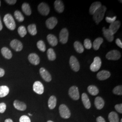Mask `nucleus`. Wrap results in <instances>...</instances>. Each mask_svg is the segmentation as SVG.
<instances>
[{
  "mask_svg": "<svg viewBox=\"0 0 122 122\" xmlns=\"http://www.w3.org/2000/svg\"><path fill=\"white\" fill-rule=\"evenodd\" d=\"M10 46L16 52L21 51L23 48L22 43L17 39H14L10 43Z\"/></svg>",
  "mask_w": 122,
  "mask_h": 122,
  "instance_id": "10",
  "label": "nucleus"
},
{
  "mask_svg": "<svg viewBox=\"0 0 122 122\" xmlns=\"http://www.w3.org/2000/svg\"><path fill=\"white\" fill-rule=\"evenodd\" d=\"M121 25V23L119 21L116 20L115 21L110 24L109 26V30L114 35L115 34L119 29Z\"/></svg>",
  "mask_w": 122,
  "mask_h": 122,
  "instance_id": "16",
  "label": "nucleus"
},
{
  "mask_svg": "<svg viewBox=\"0 0 122 122\" xmlns=\"http://www.w3.org/2000/svg\"><path fill=\"white\" fill-rule=\"evenodd\" d=\"M2 28H3V25H2L1 21L0 20V31H1L2 30Z\"/></svg>",
  "mask_w": 122,
  "mask_h": 122,
  "instance_id": "48",
  "label": "nucleus"
},
{
  "mask_svg": "<svg viewBox=\"0 0 122 122\" xmlns=\"http://www.w3.org/2000/svg\"><path fill=\"white\" fill-rule=\"evenodd\" d=\"M38 10L39 13L44 16L48 15L50 12L49 6L46 3L44 2H42L39 4L38 7Z\"/></svg>",
  "mask_w": 122,
  "mask_h": 122,
  "instance_id": "7",
  "label": "nucleus"
},
{
  "mask_svg": "<svg viewBox=\"0 0 122 122\" xmlns=\"http://www.w3.org/2000/svg\"></svg>",
  "mask_w": 122,
  "mask_h": 122,
  "instance_id": "52",
  "label": "nucleus"
},
{
  "mask_svg": "<svg viewBox=\"0 0 122 122\" xmlns=\"http://www.w3.org/2000/svg\"><path fill=\"white\" fill-rule=\"evenodd\" d=\"M115 109L119 113H122V104H118L115 105Z\"/></svg>",
  "mask_w": 122,
  "mask_h": 122,
  "instance_id": "42",
  "label": "nucleus"
},
{
  "mask_svg": "<svg viewBox=\"0 0 122 122\" xmlns=\"http://www.w3.org/2000/svg\"><path fill=\"white\" fill-rule=\"evenodd\" d=\"M18 32L21 37H24L27 34V30L25 27L24 26H20L18 29Z\"/></svg>",
  "mask_w": 122,
  "mask_h": 122,
  "instance_id": "36",
  "label": "nucleus"
},
{
  "mask_svg": "<svg viewBox=\"0 0 122 122\" xmlns=\"http://www.w3.org/2000/svg\"><path fill=\"white\" fill-rule=\"evenodd\" d=\"M22 11L27 15H30L31 14V10L30 5L27 3H24L22 5Z\"/></svg>",
  "mask_w": 122,
  "mask_h": 122,
  "instance_id": "29",
  "label": "nucleus"
},
{
  "mask_svg": "<svg viewBox=\"0 0 122 122\" xmlns=\"http://www.w3.org/2000/svg\"><path fill=\"white\" fill-rule=\"evenodd\" d=\"M39 73L42 78L45 81L49 82L51 81L52 76L51 74H50V73L48 71L46 70L44 68H41L39 70Z\"/></svg>",
  "mask_w": 122,
  "mask_h": 122,
  "instance_id": "11",
  "label": "nucleus"
},
{
  "mask_svg": "<svg viewBox=\"0 0 122 122\" xmlns=\"http://www.w3.org/2000/svg\"><path fill=\"white\" fill-rule=\"evenodd\" d=\"M74 47L76 51L79 53H82L84 51L82 44L79 41H76L74 43Z\"/></svg>",
  "mask_w": 122,
  "mask_h": 122,
  "instance_id": "32",
  "label": "nucleus"
},
{
  "mask_svg": "<svg viewBox=\"0 0 122 122\" xmlns=\"http://www.w3.org/2000/svg\"><path fill=\"white\" fill-rule=\"evenodd\" d=\"M5 122H13V121L12 119H10V118H8V119H6L5 121Z\"/></svg>",
  "mask_w": 122,
  "mask_h": 122,
  "instance_id": "47",
  "label": "nucleus"
},
{
  "mask_svg": "<svg viewBox=\"0 0 122 122\" xmlns=\"http://www.w3.org/2000/svg\"><path fill=\"white\" fill-rule=\"evenodd\" d=\"M97 122H106L105 119L101 116H99L96 118Z\"/></svg>",
  "mask_w": 122,
  "mask_h": 122,
  "instance_id": "45",
  "label": "nucleus"
},
{
  "mask_svg": "<svg viewBox=\"0 0 122 122\" xmlns=\"http://www.w3.org/2000/svg\"><path fill=\"white\" fill-rule=\"evenodd\" d=\"M33 90L38 94H43L44 92V86L43 84L39 81H35L33 85Z\"/></svg>",
  "mask_w": 122,
  "mask_h": 122,
  "instance_id": "12",
  "label": "nucleus"
},
{
  "mask_svg": "<svg viewBox=\"0 0 122 122\" xmlns=\"http://www.w3.org/2000/svg\"><path fill=\"white\" fill-rule=\"evenodd\" d=\"M28 31L31 35L34 36L37 33L36 25L35 24H31L28 26Z\"/></svg>",
  "mask_w": 122,
  "mask_h": 122,
  "instance_id": "33",
  "label": "nucleus"
},
{
  "mask_svg": "<svg viewBox=\"0 0 122 122\" xmlns=\"http://www.w3.org/2000/svg\"><path fill=\"white\" fill-rule=\"evenodd\" d=\"M5 1L8 4L13 5L15 4L16 3L17 0H5Z\"/></svg>",
  "mask_w": 122,
  "mask_h": 122,
  "instance_id": "43",
  "label": "nucleus"
},
{
  "mask_svg": "<svg viewBox=\"0 0 122 122\" xmlns=\"http://www.w3.org/2000/svg\"><path fill=\"white\" fill-rule=\"evenodd\" d=\"M109 120L110 122H119V118L118 114L115 112H111L108 116Z\"/></svg>",
  "mask_w": 122,
  "mask_h": 122,
  "instance_id": "27",
  "label": "nucleus"
},
{
  "mask_svg": "<svg viewBox=\"0 0 122 122\" xmlns=\"http://www.w3.org/2000/svg\"><path fill=\"white\" fill-rule=\"evenodd\" d=\"M20 122H31L30 119L26 115H23L20 118Z\"/></svg>",
  "mask_w": 122,
  "mask_h": 122,
  "instance_id": "39",
  "label": "nucleus"
},
{
  "mask_svg": "<svg viewBox=\"0 0 122 122\" xmlns=\"http://www.w3.org/2000/svg\"><path fill=\"white\" fill-rule=\"evenodd\" d=\"M47 39L48 43L52 47H55L58 43V40L57 37L52 34L48 35L47 37Z\"/></svg>",
  "mask_w": 122,
  "mask_h": 122,
  "instance_id": "22",
  "label": "nucleus"
},
{
  "mask_svg": "<svg viewBox=\"0 0 122 122\" xmlns=\"http://www.w3.org/2000/svg\"><path fill=\"white\" fill-rule=\"evenodd\" d=\"M113 92L115 95L121 96L122 95V86H116L113 89Z\"/></svg>",
  "mask_w": 122,
  "mask_h": 122,
  "instance_id": "37",
  "label": "nucleus"
},
{
  "mask_svg": "<svg viewBox=\"0 0 122 122\" xmlns=\"http://www.w3.org/2000/svg\"><path fill=\"white\" fill-rule=\"evenodd\" d=\"M115 43L119 48H122V41H121L120 39H116Z\"/></svg>",
  "mask_w": 122,
  "mask_h": 122,
  "instance_id": "44",
  "label": "nucleus"
},
{
  "mask_svg": "<svg viewBox=\"0 0 122 122\" xmlns=\"http://www.w3.org/2000/svg\"><path fill=\"white\" fill-rule=\"evenodd\" d=\"M95 105L98 109H101L105 105V101L100 97H97L95 100Z\"/></svg>",
  "mask_w": 122,
  "mask_h": 122,
  "instance_id": "23",
  "label": "nucleus"
},
{
  "mask_svg": "<svg viewBox=\"0 0 122 122\" xmlns=\"http://www.w3.org/2000/svg\"><path fill=\"white\" fill-rule=\"evenodd\" d=\"M52 122V121H50V120H49V121H48V122Z\"/></svg>",
  "mask_w": 122,
  "mask_h": 122,
  "instance_id": "50",
  "label": "nucleus"
},
{
  "mask_svg": "<svg viewBox=\"0 0 122 122\" xmlns=\"http://www.w3.org/2000/svg\"><path fill=\"white\" fill-rule=\"evenodd\" d=\"M103 34L106 39L109 42H112L114 39L113 35L109 29H106L105 27L102 29Z\"/></svg>",
  "mask_w": 122,
  "mask_h": 122,
  "instance_id": "19",
  "label": "nucleus"
},
{
  "mask_svg": "<svg viewBox=\"0 0 122 122\" xmlns=\"http://www.w3.org/2000/svg\"><path fill=\"white\" fill-rule=\"evenodd\" d=\"M121 122H122V119H121Z\"/></svg>",
  "mask_w": 122,
  "mask_h": 122,
  "instance_id": "51",
  "label": "nucleus"
},
{
  "mask_svg": "<svg viewBox=\"0 0 122 122\" xmlns=\"http://www.w3.org/2000/svg\"><path fill=\"white\" fill-rule=\"evenodd\" d=\"M14 15L15 19L19 22H23L24 20V17L22 13L19 10H16L14 12Z\"/></svg>",
  "mask_w": 122,
  "mask_h": 122,
  "instance_id": "34",
  "label": "nucleus"
},
{
  "mask_svg": "<svg viewBox=\"0 0 122 122\" xmlns=\"http://www.w3.org/2000/svg\"><path fill=\"white\" fill-rule=\"evenodd\" d=\"M37 46L40 51L42 52H44L46 51L45 44L43 41L39 40L37 43Z\"/></svg>",
  "mask_w": 122,
  "mask_h": 122,
  "instance_id": "35",
  "label": "nucleus"
},
{
  "mask_svg": "<svg viewBox=\"0 0 122 122\" xmlns=\"http://www.w3.org/2000/svg\"><path fill=\"white\" fill-rule=\"evenodd\" d=\"M57 24V20L55 17H51L48 18L46 21V25L48 29L52 30Z\"/></svg>",
  "mask_w": 122,
  "mask_h": 122,
  "instance_id": "13",
  "label": "nucleus"
},
{
  "mask_svg": "<svg viewBox=\"0 0 122 122\" xmlns=\"http://www.w3.org/2000/svg\"><path fill=\"white\" fill-rule=\"evenodd\" d=\"M81 99L85 107L87 109H89L91 107V104L87 94L83 93L81 96Z\"/></svg>",
  "mask_w": 122,
  "mask_h": 122,
  "instance_id": "21",
  "label": "nucleus"
},
{
  "mask_svg": "<svg viewBox=\"0 0 122 122\" xmlns=\"http://www.w3.org/2000/svg\"><path fill=\"white\" fill-rule=\"evenodd\" d=\"M13 105L16 109L20 111H24L27 108L26 104L25 103L18 100H15L14 101Z\"/></svg>",
  "mask_w": 122,
  "mask_h": 122,
  "instance_id": "18",
  "label": "nucleus"
},
{
  "mask_svg": "<svg viewBox=\"0 0 122 122\" xmlns=\"http://www.w3.org/2000/svg\"><path fill=\"white\" fill-rule=\"evenodd\" d=\"M28 60L31 64L38 65L40 63V58L39 56L35 53H30L28 56Z\"/></svg>",
  "mask_w": 122,
  "mask_h": 122,
  "instance_id": "14",
  "label": "nucleus"
},
{
  "mask_svg": "<svg viewBox=\"0 0 122 122\" xmlns=\"http://www.w3.org/2000/svg\"><path fill=\"white\" fill-rule=\"evenodd\" d=\"M107 8L104 5H102L93 15V19L96 24H99L104 17Z\"/></svg>",
  "mask_w": 122,
  "mask_h": 122,
  "instance_id": "1",
  "label": "nucleus"
},
{
  "mask_svg": "<svg viewBox=\"0 0 122 122\" xmlns=\"http://www.w3.org/2000/svg\"><path fill=\"white\" fill-rule=\"evenodd\" d=\"M116 18H117L116 16H113V17L112 18L106 17L105 18V20H106V22L111 24V23H113V22L116 21Z\"/></svg>",
  "mask_w": 122,
  "mask_h": 122,
  "instance_id": "40",
  "label": "nucleus"
},
{
  "mask_svg": "<svg viewBox=\"0 0 122 122\" xmlns=\"http://www.w3.org/2000/svg\"><path fill=\"white\" fill-rule=\"evenodd\" d=\"M54 8L58 13H62L64 10V5L62 1L60 0H55L54 3Z\"/></svg>",
  "mask_w": 122,
  "mask_h": 122,
  "instance_id": "17",
  "label": "nucleus"
},
{
  "mask_svg": "<svg viewBox=\"0 0 122 122\" xmlns=\"http://www.w3.org/2000/svg\"><path fill=\"white\" fill-rule=\"evenodd\" d=\"M103 38L101 37L97 38L95 39L93 44V47L94 49L95 50H98L100 48L101 44L103 43Z\"/></svg>",
  "mask_w": 122,
  "mask_h": 122,
  "instance_id": "28",
  "label": "nucleus"
},
{
  "mask_svg": "<svg viewBox=\"0 0 122 122\" xmlns=\"http://www.w3.org/2000/svg\"><path fill=\"white\" fill-rule=\"evenodd\" d=\"M101 60L99 57H95L94 61L90 66V69L93 72H96L100 69L101 66Z\"/></svg>",
  "mask_w": 122,
  "mask_h": 122,
  "instance_id": "5",
  "label": "nucleus"
},
{
  "mask_svg": "<svg viewBox=\"0 0 122 122\" xmlns=\"http://www.w3.org/2000/svg\"><path fill=\"white\" fill-rule=\"evenodd\" d=\"M69 64L72 70L75 72L78 71L80 69V63L77 58L74 56H71L70 58Z\"/></svg>",
  "mask_w": 122,
  "mask_h": 122,
  "instance_id": "8",
  "label": "nucleus"
},
{
  "mask_svg": "<svg viewBox=\"0 0 122 122\" xmlns=\"http://www.w3.org/2000/svg\"><path fill=\"white\" fill-rule=\"evenodd\" d=\"M9 88L6 86H0V98L4 97L8 95L9 93Z\"/></svg>",
  "mask_w": 122,
  "mask_h": 122,
  "instance_id": "30",
  "label": "nucleus"
},
{
  "mask_svg": "<svg viewBox=\"0 0 122 122\" xmlns=\"http://www.w3.org/2000/svg\"><path fill=\"white\" fill-rule=\"evenodd\" d=\"M59 113L61 118L67 119L71 116V112L68 108L65 105H60L59 108Z\"/></svg>",
  "mask_w": 122,
  "mask_h": 122,
  "instance_id": "3",
  "label": "nucleus"
},
{
  "mask_svg": "<svg viewBox=\"0 0 122 122\" xmlns=\"http://www.w3.org/2000/svg\"><path fill=\"white\" fill-rule=\"evenodd\" d=\"M102 6V4L100 2L96 1L93 3L90 8L89 12L90 14L92 15H93L96 11L100 8Z\"/></svg>",
  "mask_w": 122,
  "mask_h": 122,
  "instance_id": "20",
  "label": "nucleus"
},
{
  "mask_svg": "<svg viewBox=\"0 0 122 122\" xmlns=\"http://www.w3.org/2000/svg\"><path fill=\"white\" fill-rule=\"evenodd\" d=\"M68 94L70 97L73 100H78L80 98L78 88L76 86H72L70 87L69 90Z\"/></svg>",
  "mask_w": 122,
  "mask_h": 122,
  "instance_id": "6",
  "label": "nucleus"
},
{
  "mask_svg": "<svg viewBox=\"0 0 122 122\" xmlns=\"http://www.w3.org/2000/svg\"><path fill=\"white\" fill-rule=\"evenodd\" d=\"M1 52L3 56L6 59H10L12 57V54L11 51L6 47H3L1 49Z\"/></svg>",
  "mask_w": 122,
  "mask_h": 122,
  "instance_id": "24",
  "label": "nucleus"
},
{
  "mask_svg": "<svg viewBox=\"0 0 122 122\" xmlns=\"http://www.w3.org/2000/svg\"><path fill=\"white\" fill-rule=\"evenodd\" d=\"M87 90L88 92L93 96L97 95L99 93V91L98 88L94 85H91L89 86L87 88Z\"/></svg>",
  "mask_w": 122,
  "mask_h": 122,
  "instance_id": "26",
  "label": "nucleus"
},
{
  "mask_svg": "<svg viewBox=\"0 0 122 122\" xmlns=\"http://www.w3.org/2000/svg\"><path fill=\"white\" fill-rule=\"evenodd\" d=\"M57 105V98L54 96H50L48 101V106L50 109L55 108Z\"/></svg>",
  "mask_w": 122,
  "mask_h": 122,
  "instance_id": "25",
  "label": "nucleus"
},
{
  "mask_svg": "<svg viewBox=\"0 0 122 122\" xmlns=\"http://www.w3.org/2000/svg\"><path fill=\"white\" fill-rule=\"evenodd\" d=\"M6 108V105L4 103H0V113H4Z\"/></svg>",
  "mask_w": 122,
  "mask_h": 122,
  "instance_id": "41",
  "label": "nucleus"
},
{
  "mask_svg": "<svg viewBox=\"0 0 122 122\" xmlns=\"http://www.w3.org/2000/svg\"><path fill=\"white\" fill-rule=\"evenodd\" d=\"M69 36L68 31L66 28L62 29L59 34L60 42L61 44H65L67 42Z\"/></svg>",
  "mask_w": 122,
  "mask_h": 122,
  "instance_id": "9",
  "label": "nucleus"
},
{
  "mask_svg": "<svg viewBox=\"0 0 122 122\" xmlns=\"http://www.w3.org/2000/svg\"><path fill=\"white\" fill-rule=\"evenodd\" d=\"M5 73V72L4 70L2 68H0V77L3 76H4Z\"/></svg>",
  "mask_w": 122,
  "mask_h": 122,
  "instance_id": "46",
  "label": "nucleus"
},
{
  "mask_svg": "<svg viewBox=\"0 0 122 122\" xmlns=\"http://www.w3.org/2000/svg\"><path fill=\"white\" fill-rule=\"evenodd\" d=\"M84 47L87 49H90L92 48V42L90 39H86L84 40Z\"/></svg>",
  "mask_w": 122,
  "mask_h": 122,
  "instance_id": "38",
  "label": "nucleus"
},
{
  "mask_svg": "<svg viewBox=\"0 0 122 122\" xmlns=\"http://www.w3.org/2000/svg\"><path fill=\"white\" fill-rule=\"evenodd\" d=\"M121 53L118 50H113L109 51L106 55V58L109 60L116 61L121 57Z\"/></svg>",
  "mask_w": 122,
  "mask_h": 122,
  "instance_id": "4",
  "label": "nucleus"
},
{
  "mask_svg": "<svg viewBox=\"0 0 122 122\" xmlns=\"http://www.w3.org/2000/svg\"><path fill=\"white\" fill-rule=\"evenodd\" d=\"M47 56L49 60L52 61L56 59V55L54 50L52 48H49L47 51Z\"/></svg>",
  "mask_w": 122,
  "mask_h": 122,
  "instance_id": "31",
  "label": "nucleus"
},
{
  "mask_svg": "<svg viewBox=\"0 0 122 122\" xmlns=\"http://www.w3.org/2000/svg\"><path fill=\"white\" fill-rule=\"evenodd\" d=\"M111 74L109 71L106 70H102L99 72L97 74V77L100 81H103L109 78Z\"/></svg>",
  "mask_w": 122,
  "mask_h": 122,
  "instance_id": "15",
  "label": "nucleus"
},
{
  "mask_svg": "<svg viewBox=\"0 0 122 122\" xmlns=\"http://www.w3.org/2000/svg\"><path fill=\"white\" fill-rule=\"evenodd\" d=\"M28 114H29L30 116H32V115L31 114H30V113H28Z\"/></svg>",
  "mask_w": 122,
  "mask_h": 122,
  "instance_id": "49",
  "label": "nucleus"
},
{
  "mask_svg": "<svg viewBox=\"0 0 122 122\" xmlns=\"http://www.w3.org/2000/svg\"><path fill=\"white\" fill-rule=\"evenodd\" d=\"M3 21L6 27L11 30H13L15 29L16 24L13 16L10 14H7L5 15Z\"/></svg>",
  "mask_w": 122,
  "mask_h": 122,
  "instance_id": "2",
  "label": "nucleus"
}]
</instances>
